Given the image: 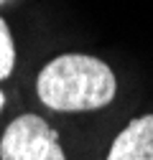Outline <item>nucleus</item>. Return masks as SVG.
<instances>
[{
    "label": "nucleus",
    "instance_id": "nucleus-1",
    "mask_svg": "<svg viewBox=\"0 0 153 160\" xmlns=\"http://www.w3.org/2000/svg\"><path fill=\"white\" fill-rule=\"evenodd\" d=\"M115 92L112 69L87 53L56 56L41 69L36 79L38 99L54 112H92L107 107Z\"/></svg>",
    "mask_w": 153,
    "mask_h": 160
},
{
    "label": "nucleus",
    "instance_id": "nucleus-6",
    "mask_svg": "<svg viewBox=\"0 0 153 160\" xmlns=\"http://www.w3.org/2000/svg\"><path fill=\"white\" fill-rule=\"evenodd\" d=\"M5 3H8V0H0V5H5Z\"/></svg>",
    "mask_w": 153,
    "mask_h": 160
},
{
    "label": "nucleus",
    "instance_id": "nucleus-4",
    "mask_svg": "<svg viewBox=\"0 0 153 160\" xmlns=\"http://www.w3.org/2000/svg\"><path fill=\"white\" fill-rule=\"evenodd\" d=\"M13 66H15V43H13L8 23L0 18V82L10 76Z\"/></svg>",
    "mask_w": 153,
    "mask_h": 160
},
{
    "label": "nucleus",
    "instance_id": "nucleus-2",
    "mask_svg": "<svg viewBox=\"0 0 153 160\" xmlns=\"http://www.w3.org/2000/svg\"><path fill=\"white\" fill-rule=\"evenodd\" d=\"M0 160H66L59 132L38 114H21L0 137Z\"/></svg>",
    "mask_w": 153,
    "mask_h": 160
},
{
    "label": "nucleus",
    "instance_id": "nucleus-3",
    "mask_svg": "<svg viewBox=\"0 0 153 160\" xmlns=\"http://www.w3.org/2000/svg\"><path fill=\"white\" fill-rule=\"evenodd\" d=\"M107 160H153V114L130 119L112 140Z\"/></svg>",
    "mask_w": 153,
    "mask_h": 160
},
{
    "label": "nucleus",
    "instance_id": "nucleus-5",
    "mask_svg": "<svg viewBox=\"0 0 153 160\" xmlns=\"http://www.w3.org/2000/svg\"><path fill=\"white\" fill-rule=\"evenodd\" d=\"M3 107H5V94H3V89H0V112H3Z\"/></svg>",
    "mask_w": 153,
    "mask_h": 160
}]
</instances>
